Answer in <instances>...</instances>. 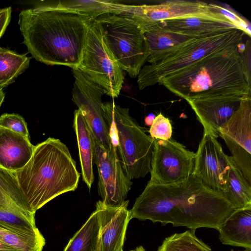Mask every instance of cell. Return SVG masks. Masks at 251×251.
<instances>
[{
    "label": "cell",
    "instance_id": "6da1fadb",
    "mask_svg": "<svg viewBox=\"0 0 251 251\" xmlns=\"http://www.w3.org/2000/svg\"><path fill=\"white\" fill-rule=\"evenodd\" d=\"M235 210L222 193L207 188L192 174L177 184L148 183L129 212L131 220L171 224L196 231L201 227L218 230Z\"/></svg>",
    "mask_w": 251,
    "mask_h": 251
},
{
    "label": "cell",
    "instance_id": "7a4b0ae2",
    "mask_svg": "<svg viewBox=\"0 0 251 251\" xmlns=\"http://www.w3.org/2000/svg\"><path fill=\"white\" fill-rule=\"evenodd\" d=\"M92 18L50 3L22 10L18 24L23 43L36 60L77 68Z\"/></svg>",
    "mask_w": 251,
    "mask_h": 251
},
{
    "label": "cell",
    "instance_id": "3957f363",
    "mask_svg": "<svg viewBox=\"0 0 251 251\" xmlns=\"http://www.w3.org/2000/svg\"><path fill=\"white\" fill-rule=\"evenodd\" d=\"M13 174L34 214L57 196L75 191L80 177L68 147L59 139L51 137L34 146L28 162Z\"/></svg>",
    "mask_w": 251,
    "mask_h": 251
},
{
    "label": "cell",
    "instance_id": "277c9868",
    "mask_svg": "<svg viewBox=\"0 0 251 251\" xmlns=\"http://www.w3.org/2000/svg\"><path fill=\"white\" fill-rule=\"evenodd\" d=\"M186 101L251 94L237 49L210 54L158 82Z\"/></svg>",
    "mask_w": 251,
    "mask_h": 251
},
{
    "label": "cell",
    "instance_id": "5b68a950",
    "mask_svg": "<svg viewBox=\"0 0 251 251\" xmlns=\"http://www.w3.org/2000/svg\"><path fill=\"white\" fill-rule=\"evenodd\" d=\"M245 34L238 28L223 30L192 39L149 58L150 64L143 66L138 75L139 89L154 86L161 79L210 54L237 49Z\"/></svg>",
    "mask_w": 251,
    "mask_h": 251
},
{
    "label": "cell",
    "instance_id": "8992f818",
    "mask_svg": "<svg viewBox=\"0 0 251 251\" xmlns=\"http://www.w3.org/2000/svg\"><path fill=\"white\" fill-rule=\"evenodd\" d=\"M110 143L125 173L131 180L145 177L151 170L155 140L129 115V110L113 102L102 103Z\"/></svg>",
    "mask_w": 251,
    "mask_h": 251
},
{
    "label": "cell",
    "instance_id": "52a82bcc",
    "mask_svg": "<svg viewBox=\"0 0 251 251\" xmlns=\"http://www.w3.org/2000/svg\"><path fill=\"white\" fill-rule=\"evenodd\" d=\"M95 20L122 70L131 77L137 76L149 55L143 30L132 14L106 13Z\"/></svg>",
    "mask_w": 251,
    "mask_h": 251
},
{
    "label": "cell",
    "instance_id": "ba28073f",
    "mask_svg": "<svg viewBox=\"0 0 251 251\" xmlns=\"http://www.w3.org/2000/svg\"><path fill=\"white\" fill-rule=\"evenodd\" d=\"M104 94L117 98L124 81L123 70L107 45L100 25L93 20L89 27L77 68Z\"/></svg>",
    "mask_w": 251,
    "mask_h": 251
},
{
    "label": "cell",
    "instance_id": "9c48e42d",
    "mask_svg": "<svg viewBox=\"0 0 251 251\" xmlns=\"http://www.w3.org/2000/svg\"><path fill=\"white\" fill-rule=\"evenodd\" d=\"M195 153L173 140H155L151 184L168 185L187 180L192 174Z\"/></svg>",
    "mask_w": 251,
    "mask_h": 251
},
{
    "label": "cell",
    "instance_id": "30bf717a",
    "mask_svg": "<svg viewBox=\"0 0 251 251\" xmlns=\"http://www.w3.org/2000/svg\"><path fill=\"white\" fill-rule=\"evenodd\" d=\"M94 161L98 170V193L102 201L110 206L121 205L132 182L125 173L112 144L106 147L95 140Z\"/></svg>",
    "mask_w": 251,
    "mask_h": 251
},
{
    "label": "cell",
    "instance_id": "8fae6325",
    "mask_svg": "<svg viewBox=\"0 0 251 251\" xmlns=\"http://www.w3.org/2000/svg\"><path fill=\"white\" fill-rule=\"evenodd\" d=\"M234 161L251 184V94L244 95L240 106L219 129Z\"/></svg>",
    "mask_w": 251,
    "mask_h": 251
},
{
    "label": "cell",
    "instance_id": "7c38bea8",
    "mask_svg": "<svg viewBox=\"0 0 251 251\" xmlns=\"http://www.w3.org/2000/svg\"><path fill=\"white\" fill-rule=\"evenodd\" d=\"M72 71L75 78L72 100L85 118L94 139L108 147L110 142L101 101L104 92L78 69H72Z\"/></svg>",
    "mask_w": 251,
    "mask_h": 251
},
{
    "label": "cell",
    "instance_id": "4fadbf2b",
    "mask_svg": "<svg viewBox=\"0 0 251 251\" xmlns=\"http://www.w3.org/2000/svg\"><path fill=\"white\" fill-rule=\"evenodd\" d=\"M228 169V156L217 138L204 133L195 153L192 174L206 187L223 195Z\"/></svg>",
    "mask_w": 251,
    "mask_h": 251
},
{
    "label": "cell",
    "instance_id": "5bb4252c",
    "mask_svg": "<svg viewBox=\"0 0 251 251\" xmlns=\"http://www.w3.org/2000/svg\"><path fill=\"white\" fill-rule=\"evenodd\" d=\"M129 201L114 206L99 201L96 204L99 232L96 251H123L126 233L131 220L127 209Z\"/></svg>",
    "mask_w": 251,
    "mask_h": 251
},
{
    "label": "cell",
    "instance_id": "9a60e30c",
    "mask_svg": "<svg viewBox=\"0 0 251 251\" xmlns=\"http://www.w3.org/2000/svg\"><path fill=\"white\" fill-rule=\"evenodd\" d=\"M209 3L200 0H168L134 5L131 14L138 23L154 24L179 18L215 14Z\"/></svg>",
    "mask_w": 251,
    "mask_h": 251
},
{
    "label": "cell",
    "instance_id": "2e32d148",
    "mask_svg": "<svg viewBox=\"0 0 251 251\" xmlns=\"http://www.w3.org/2000/svg\"><path fill=\"white\" fill-rule=\"evenodd\" d=\"M243 97L192 99L187 102L202 125L204 133L217 138L220 128L239 108Z\"/></svg>",
    "mask_w": 251,
    "mask_h": 251
},
{
    "label": "cell",
    "instance_id": "e0dca14e",
    "mask_svg": "<svg viewBox=\"0 0 251 251\" xmlns=\"http://www.w3.org/2000/svg\"><path fill=\"white\" fill-rule=\"evenodd\" d=\"M156 24L166 29L196 37L203 36L227 29H241L220 13L179 18Z\"/></svg>",
    "mask_w": 251,
    "mask_h": 251
},
{
    "label": "cell",
    "instance_id": "ac0fdd59",
    "mask_svg": "<svg viewBox=\"0 0 251 251\" xmlns=\"http://www.w3.org/2000/svg\"><path fill=\"white\" fill-rule=\"evenodd\" d=\"M34 149L22 134L0 127V167L14 173L30 160Z\"/></svg>",
    "mask_w": 251,
    "mask_h": 251
},
{
    "label": "cell",
    "instance_id": "d6986e66",
    "mask_svg": "<svg viewBox=\"0 0 251 251\" xmlns=\"http://www.w3.org/2000/svg\"><path fill=\"white\" fill-rule=\"evenodd\" d=\"M217 230L223 244L251 249V207L236 209Z\"/></svg>",
    "mask_w": 251,
    "mask_h": 251
},
{
    "label": "cell",
    "instance_id": "ffe728a7",
    "mask_svg": "<svg viewBox=\"0 0 251 251\" xmlns=\"http://www.w3.org/2000/svg\"><path fill=\"white\" fill-rule=\"evenodd\" d=\"M74 127L77 141L82 179L90 190L94 180L95 140L85 118L78 109L74 112Z\"/></svg>",
    "mask_w": 251,
    "mask_h": 251
},
{
    "label": "cell",
    "instance_id": "44dd1931",
    "mask_svg": "<svg viewBox=\"0 0 251 251\" xmlns=\"http://www.w3.org/2000/svg\"><path fill=\"white\" fill-rule=\"evenodd\" d=\"M138 24L144 33L149 55L147 59L189 40L200 37L174 32L163 28L156 23Z\"/></svg>",
    "mask_w": 251,
    "mask_h": 251
},
{
    "label": "cell",
    "instance_id": "7402d4cb",
    "mask_svg": "<svg viewBox=\"0 0 251 251\" xmlns=\"http://www.w3.org/2000/svg\"><path fill=\"white\" fill-rule=\"evenodd\" d=\"M52 7L87 15L93 20L106 13H130L134 5L114 0H60L50 3Z\"/></svg>",
    "mask_w": 251,
    "mask_h": 251
},
{
    "label": "cell",
    "instance_id": "603a6c76",
    "mask_svg": "<svg viewBox=\"0 0 251 251\" xmlns=\"http://www.w3.org/2000/svg\"><path fill=\"white\" fill-rule=\"evenodd\" d=\"M0 208L10 210L26 216L35 217L20 189L16 177L0 167Z\"/></svg>",
    "mask_w": 251,
    "mask_h": 251
},
{
    "label": "cell",
    "instance_id": "cb8c5ba5",
    "mask_svg": "<svg viewBox=\"0 0 251 251\" xmlns=\"http://www.w3.org/2000/svg\"><path fill=\"white\" fill-rule=\"evenodd\" d=\"M228 161L226 187L223 195L235 209L251 207V184L231 156H228Z\"/></svg>",
    "mask_w": 251,
    "mask_h": 251
},
{
    "label": "cell",
    "instance_id": "d4e9b609",
    "mask_svg": "<svg viewBox=\"0 0 251 251\" xmlns=\"http://www.w3.org/2000/svg\"><path fill=\"white\" fill-rule=\"evenodd\" d=\"M0 242L21 251H42L46 243L38 228L25 230L0 223Z\"/></svg>",
    "mask_w": 251,
    "mask_h": 251
},
{
    "label": "cell",
    "instance_id": "484cf974",
    "mask_svg": "<svg viewBox=\"0 0 251 251\" xmlns=\"http://www.w3.org/2000/svg\"><path fill=\"white\" fill-rule=\"evenodd\" d=\"M30 57L0 47V90L13 83L28 67Z\"/></svg>",
    "mask_w": 251,
    "mask_h": 251
},
{
    "label": "cell",
    "instance_id": "4316f807",
    "mask_svg": "<svg viewBox=\"0 0 251 251\" xmlns=\"http://www.w3.org/2000/svg\"><path fill=\"white\" fill-rule=\"evenodd\" d=\"M99 232V218L95 210L70 239L63 251H96Z\"/></svg>",
    "mask_w": 251,
    "mask_h": 251
},
{
    "label": "cell",
    "instance_id": "83f0119b",
    "mask_svg": "<svg viewBox=\"0 0 251 251\" xmlns=\"http://www.w3.org/2000/svg\"><path fill=\"white\" fill-rule=\"evenodd\" d=\"M157 251H212L211 249L198 238L195 231L176 233L165 238Z\"/></svg>",
    "mask_w": 251,
    "mask_h": 251
},
{
    "label": "cell",
    "instance_id": "f1b7e54d",
    "mask_svg": "<svg viewBox=\"0 0 251 251\" xmlns=\"http://www.w3.org/2000/svg\"><path fill=\"white\" fill-rule=\"evenodd\" d=\"M0 223L22 229L34 230L37 228L35 217L26 216L3 208H0Z\"/></svg>",
    "mask_w": 251,
    "mask_h": 251
},
{
    "label": "cell",
    "instance_id": "f546056e",
    "mask_svg": "<svg viewBox=\"0 0 251 251\" xmlns=\"http://www.w3.org/2000/svg\"><path fill=\"white\" fill-rule=\"evenodd\" d=\"M149 132L150 136L154 140H170L173 133L170 120L161 113H159L155 116Z\"/></svg>",
    "mask_w": 251,
    "mask_h": 251
},
{
    "label": "cell",
    "instance_id": "4dcf8cb0",
    "mask_svg": "<svg viewBox=\"0 0 251 251\" xmlns=\"http://www.w3.org/2000/svg\"><path fill=\"white\" fill-rule=\"evenodd\" d=\"M0 127L19 133L29 139L27 124L24 118L18 114H2L0 117Z\"/></svg>",
    "mask_w": 251,
    "mask_h": 251
},
{
    "label": "cell",
    "instance_id": "1f68e13d",
    "mask_svg": "<svg viewBox=\"0 0 251 251\" xmlns=\"http://www.w3.org/2000/svg\"><path fill=\"white\" fill-rule=\"evenodd\" d=\"M211 7L217 12L221 13L237 25L242 30L251 37V25L247 20H244L228 8H226L216 4L209 3Z\"/></svg>",
    "mask_w": 251,
    "mask_h": 251
},
{
    "label": "cell",
    "instance_id": "d6a6232c",
    "mask_svg": "<svg viewBox=\"0 0 251 251\" xmlns=\"http://www.w3.org/2000/svg\"><path fill=\"white\" fill-rule=\"evenodd\" d=\"M245 44L244 50L239 54L245 79L249 87H251V43L250 39L247 40Z\"/></svg>",
    "mask_w": 251,
    "mask_h": 251
},
{
    "label": "cell",
    "instance_id": "836d02e7",
    "mask_svg": "<svg viewBox=\"0 0 251 251\" xmlns=\"http://www.w3.org/2000/svg\"><path fill=\"white\" fill-rule=\"evenodd\" d=\"M11 13V7L0 9V39L3 35L10 22Z\"/></svg>",
    "mask_w": 251,
    "mask_h": 251
},
{
    "label": "cell",
    "instance_id": "e575fe53",
    "mask_svg": "<svg viewBox=\"0 0 251 251\" xmlns=\"http://www.w3.org/2000/svg\"><path fill=\"white\" fill-rule=\"evenodd\" d=\"M0 251H21L0 242Z\"/></svg>",
    "mask_w": 251,
    "mask_h": 251
},
{
    "label": "cell",
    "instance_id": "d590c367",
    "mask_svg": "<svg viewBox=\"0 0 251 251\" xmlns=\"http://www.w3.org/2000/svg\"><path fill=\"white\" fill-rule=\"evenodd\" d=\"M155 117L154 114L152 113H151L149 114L147 117L145 118V124L147 126H151L152 125L153 120Z\"/></svg>",
    "mask_w": 251,
    "mask_h": 251
},
{
    "label": "cell",
    "instance_id": "8d00e7d4",
    "mask_svg": "<svg viewBox=\"0 0 251 251\" xmlns=\"http://www.w3.org/2000/svg\"><path fill=\"white\" fill-rule=\"evenodd\" d=\"M5 94L2 90H0V107L4 100Z\"/></svg>",
    "mask_w": 251,
    "mask_h": 251
},
{
    "label": "cell",
    "instance_id": "74e56055",
    "mask_svg": "<svg viewBox=\"0 0 251 251\" xmlns=\"http://www.w3.org/2000/svg\"><path fill=\"white\" fill-rule=\"evenodd\" d=\"M132 251H146L144 248L142 246H139L136 247L135 249L132 250Z\"/></svg>",
    "mask_w": 251,
    "mask_h": 251
},
{
    "label": "cell",
    "instance_id": "f35d334b",
    "mask_svg": "<svg viewBox=\"0 0 251 251\" xmlns=\"http://www.w3.org/2000/svg\"><path fill=\"white\" fill-rule=\"evenodd\" d=\"M242 251H251V249H245V250Z\"/></svg>",
    "mask_w": 251,
    "mask_h": 251
},
{
    "label": "cell",
    "instance_id": "ab89813d",
    "mask_svg": "<svg viewBox=\"0 0 251 251\" xmlns=\"http://www.w3.org/2000/svg\"><path fill=\"white\" fill-rule=\"evenodd\" d=\"M132 251V250H131V251Z\"/></svg>",
    "mask_w": 251,
    "mask_h": 251
}]
</instances>
